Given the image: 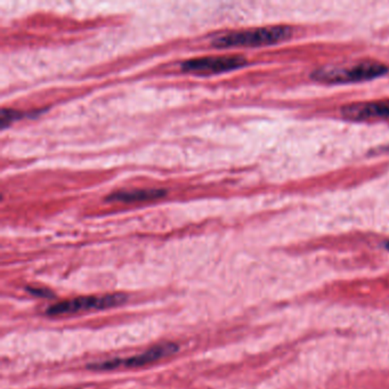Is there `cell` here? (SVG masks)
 Listing matches in <instances>:
<instances>
[{"mask_svg":"<svg viewBox=\"0 0 389 389\" xmlns=\"http://www.w3.org/2000/svg\"><path fill=\"white\" fill-rule=\"evenodd\" d=\"M167 194L162 188H147V190L118 191L107 196L111 202L135 203V202L152 201L164 198Z\"/></svg>","mask_w":389,"mask_h":389,"instance_id":"obj_7","label":"cell"},{"mask_svg":"<svg viewBox=\"0 0 389 389\" xmlns=\"http://www.w3.org/2000/svg\"><path fill=\"white\" fill-rule=\"evenodd\" d=\"M388 71L385 64L375 61H361L348 67H323L311 73V79L323 84H349L372 80Z\"/></svg>","mask_w":389,"mask_h":389,"instance_id":"obj_2","label":"cell"},{"mask_svg":"<svg viewBox=\"0 0 389 389\" xmlns=\"http://www.w3.org/2000/svg\"><path fill=\"white\" fill-rule=\"evenodd\" d=\"M385 247H386L387 250H389V241H387L386 245H385Z\"/></svg>","mask_w":389,"mask_h":389,"instance_id":"obj_10","label":"cell"},{"mask_svg":"<svg viewBox=\"0 0 389 389\" xmlns=\"http://www.w3.org/2000/svg\"><path fill=\"white\" fill-rule=\"evenodd\" d=\"M292 35V29L288 26H264L219 36L213 39V46L216 48L270 46L287 41Z\"/></svg>","mask_w":389,"mask_h":389,"instance_id":"obj_1","label":"cell"},{"mask_svg":"<svg viewBox=\"0 0 389 389\" xmlns=\"http://www.w3.org/2000/svg\"><path fill=\"white\" fill-rule=\"evenodd\" d=\"M26 290L30 292V294H35L37 297L43 298H53V294L46 289L41 288H31V287H28Z\"/></svg>","mask_w":389,"mask_h":389,"instance_id":"obj_9","label":"cell"},{"mask_svg":"<svg viewBox=\"0 0 389 389\" xmlns=\"http://www.w3.org/2000/svg\"><path fill=\"white\" fill-rule=\"evenodd\" d=\"M341 116L358 122L389 120V100L348 104L341 109Z\"/></svg>","mask_w":389,"mask_h":389,"instance_id":"obj_6","label":"cell"},{"mask_svg":"<svg viewBox=\"0 0 389 389\" xmlns=\"http://www.w3.org/2000/svg\"><path fill=\"white\" fill-rule=\"evenodd\" d=\"M247 65V60L238 55L206 56L183 62L182 70L193 75H209L228 73Z\"/></svg>","mask_w":389,"mask_h":389,"instance_id":"obj_5","label":"cell"},{"mask_svg":"<svg viewBox=\"0 0 389 389\" xmlns=\"http://www.w3.org/2000/svg\"><path fill=\"white\" fill-rule=\"evenodd\" d=\"M22 117V113L18 111H15L13 109H3L1 110V116H0V124L3 129H6L9 126L16 122Z\"/></svg>","mask_w":389,"mask_h":389,"instance_id":"obj_8","label":"cell"},{"mask_svg":"<svg viewBox=\"0 0 389 389\" xmlns=\"http://www.w3.org/2000/svg\"><path fill=\"white\" fill-rule=\"evenodd\" d=\"M178 345L175 343H160L152 348L147 349L146 352L135 355L133 358H117V360L104 361V362L90 364L88 369L95 370V371H107V370H114L117 368H128V369L141 368V366L153 363L160 358L171 356V355L178 352Z\"/></svg>","mask_w":389,"mask_h":389,"instance_id":"obj_4","label":"cell"},{"mask_svg":"<svg viewBox=\"0 0 389 389\" xmlns=\"http://www.w3.org/2000/svg\"><path fill=\"white\" fill-rule=\"evenodd\" d=\"M127 299V296L124 294L79 297L55 304L47 309L46 313L49 316H60V315L75 314L78 311H90V309H112L126 303Z\"/></svg>","mask_w":389,"mask_h":389,"instance_id":"obj_3","label":"cell"}]
</instances>
